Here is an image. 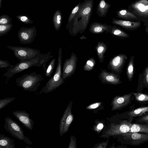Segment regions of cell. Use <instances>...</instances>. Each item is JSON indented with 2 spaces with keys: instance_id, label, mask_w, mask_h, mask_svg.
I'll return each mask as SVG.
<instances>
[{
  "instance_id": "cell-1",
  "label": "cell",
  "mask_w": 148,
  "mask_h": 148,
  "mask_svg": "<svg viewBox=\"0 0 148 148\" xmlns=\"http://www.w3.org/2000/svg\"><path fill=\"white\" fill-rule=\"evenodd\" d=\"M93 5V0H84L81 3L78 12L70 24V33H82L85 30L92 15Z\"/></svg>"
},
{
  "instance_id": "cell-2",
  "label": "cell",
  "mask_w": 148,
  "mask_h": 148,
  "mask_svg": "<svg viewBox=\"0 0 148 148\" xmlns=\"http://www.w3.org/2000/svg\"><path fill=\"white\" fill-rule=\"evenodd\" d=\"M51 52H49L47 54H41L39 56L30 60L26 61H20L14 66L13 68L10 67L7 69V71L4 73L3 76L5 77V84L8 83L10 78L12 77L15 74L19 73L30 67L35 66L40 67L42 65L45 73L46 70V64L48 60L53 57V56L50 55Z\"/></svg>"
},
{
  "instance_id": "cell-3",
  "label": "cell",
  "mask_w": 148,
  "mask_h": 148,
  "mask_svg": "<svg viewBox=\"0 0 148 148\" xmlns=\"http://www.w3.org/2000/svg\"><path fill=\"white\" fill-rule=\"evenodd\" d=\"M62 50L60 48L58 52V62L56 71L53 75L51 77L46 84L45 86L41 88L40 91L36 93L35 95H38L42 93L47 94L56 89L64 82L62 77Z\"/></svg>"
},
{
  "instance_id": "cell-4",
  "label": "cell",
  "mask_w": 148,
  "mask_h": 148,
  "mask_svg": "<svg viewBox=\"0 0 148 148\" xmlns=\"http://www.w3.org/2000/svg\"><path fill=\"white\" fill-rule=\"evenodd\" d=\"M44 78L36 72L25 74L16 79L15 83L23 90L30 92H36L40 82Z\"/></svg>"
},
{
  "instance_id": "cell-5",
  "label": "cell",
  "mask_w": 148,
  "mask_h": 148,
  "mask_svg": "<svg viewBox=\"0 0 148 148\" xmlns=\"http://www.w3.org/2000/svg\"><path fill=\"white\" fill-rule=\"evenodd\" d=\"M4 129L13 137L22 140L28 145L32 144V141L24 134V132L21 127L11 118L6 117L5 124L3 126Z\"/></svg>"
},
{
  "instance_id": "cell-6",
  "label": "cell",
  "mask_w": 148,
  "mask_h": 148,
  "mask_svg": "<svg viewBox=\"0 0 148 148\" xmlns=\"http://www.w3.org/2000/svg\"><path fill=\"white\" fill-rule=\"evenodd\" d=\"M128 9L143 22L145 26H148V0H137L132 3Z\"/></svg>"
},
{
  "instance_id": "cell-7",
  "label": "cell",
  "mask_w": 148,
  "mask_h": 148,
  "mask_svg": "<svg viewBox=\"0 0 148 148\" xmlns=\"http://www.w3.org/2000/svg\"><path fill=\"white\" fill-rule=\"evenodd\" d=\"M6 47L13 51L15 57L20 61L29 60L41 54L40 50L33 48L9 45Z\"/></svg>"
},
{
  "instance_id": "cell-8",
  "label": "cell",
  "mask_w": 148,
  "mask_h": 148,
  "mask_svg": "<svg viewBox=\"0 0 148 148\" xmlns=\"http://www.w3.org/2000/svg\"><path fill=\"white\" fill-rule=\"evenodd\" d=\"M132 122L129 120H123L118 124L114 123L111 124L109 128L107 129L100 137L108 138L110 136L125 133L129 132L132 125Z\"/></svg>"
},
{
  "instance_id": "cell-9",
  "label": "cell",
  "mask_w": 148,
  "mask_h": 148,
  "mask_svg": "<svg viewBox=\"0 0 148 148\" xmlns=\"http://www.w3.org/2000/svg\"><path fill=\"white\" fill-rule=\"evenodd\" d=\"M122 136L126 144L138 146L148 142V134L139 132H127L119 135Z\"/></svg>"
},
{
  "instance_id": "cell-10",
  "label": "cell",
  "mask_w": 148,
  "mask_h": 148,
  "mask_svg": "<svg viewBox=\"0 0 148 148\" xmlns=\"http://www.w3.org/2000/svg\"><path fill=\"white\" fill-rule=\"evenodd\" d=\"M127 59V57L124 54L121 53L114 56L110 59L108 65V70L120 75Z\"/></svg>"
},
{
  "instance_id": "cell-11",
  "label": "cell",
  "mask_w": 148,
  "mask_h": 148,
  "mask_svg": "<svg viewBox=\"0 0 148 148\" xmlns=\"http://www.w3.org/2000/svg\"><path fill=\"white\" fill-rule=\"evenodd\" d=\"M72 104L71 101L67 106L60 120L59 127V134L61 136L67 132L73 121V116L71 112Z\"/></svg>"
},
{
  "instance_id": "cell-12",
  "label": "cell",
  "mask_w": 148,
  "mask_h": 148,
  "mask_svg": "<svg viewBox=\"0 0 148 148\" xmlns=\"http://www.w3.org/2000/svg\"><path fill=\"white\" fill-rule=\"evenodd\" d=\"M37 31L35 26L22 27L18 32L17 36L21 44H30L34 40Z\"/></svg>"
},
{
  "instance_id": "cell-13",
  "label": "cell",
  "mask_w": 148,
  "mask_h": 148,
  "mask_svg": "<svg viewBox=\"0 0 148 148\" xmlns=\"http://www.w3.org/2000/svg\"><path fill=\"white\" fill-rule=\"evenodd\" d=\"M77 61V56L74 52L72 53L70 58L65 60L62 72V77L64 80L71 76L75 73Z\"/></svg>"
},
{
  "instance_id": "cell-14",
  "label": "cell",
  "mask_w": 148,
  "mask_h": 148,
  "mask_svg": "<svg viewBox=\"0 0 148 148\" xmlns=\"http://www.w3.org/2000/svg\"><path fill=\"white\" fill-rule=\"evenodd\" d=\"M133 96V92L122 96H115L112 102V110L121 109L130 104Z\"/></svg>"
},
{
  "instance_id": "cell-15",
  "label": "cell",
  "mask_w": 148,
  "mask_h": 148,
  "mask_svg": "<svg viewBox=\"0 0 148 148\" xmlns=\"http://www.w3.org/2000/svg\"><path fill=\"white\" fill-rule=\"evenodd\" d=\"M101 71L99 78L103 84L116 85L122 83L120 75L108 72L105 70L101 69Z\"/></svg>"
},
{
  "instance_id": "cell-16",
  "label": "cell",
  "mask_w": 148,
  "mask_h": 148,
  "mask_svg": "<svg viewBox=\"0 0 148 148\" xmlns=\"http://www.w3.org/2000/svg\"><path fill=\"white\" fill-rule=\"evenodd\" d=\"M12 114L27 129L32 130L34 127V121L30 118V114L25 110H17Z\"/></svg>"
},
{
  "instance_id": "cell-17",
  "label": "cell",
  "mask_w": 148,
  "mask_h": 148,
  "mask_svg": "<svg viewBox=\"0 0 148 148\" xmlns=\"http://www.w3.org/2000/svg\"><path fill=\"white\" fill-rule=\"evenodd\" d=\"M112 23L121 26L130 31H134L138 28L141 25V21L118 19L112 18Z\"/></svg>"
},
{
  "instance_id": "cell-18",
  "label": "cell",
  "mask_w": 148,
  "mask_h": 148,
  "mask_svg": "<svg viewBox=\"0 0 148 148\" xmlns=\"http://www.w3.org/2000/svg\"><path fill=\"white\" fill-rule=\"evenodd\" d=\"M112 25L106 23L94 22L91 24L89 27L90 32L94 34H100L105 32L106 34L109 33Z\"/></svg>"
},
{
  "instance_id": "cell-19",
  "label": "cell",
  "mask_w": 148,
  "mask_h": 148,
  "mask_svg": "<svg viewBox=\"0 0 148 148\" xmlns=\"http://www.w3.org/2000/svg\"><path fill=\"white\" fill-rule=\"evenodd\" d=\"M144 88H148V63L139 75L137 92H142Z\"/></svg>"
},
{
  "instance_id": "cell-20",
  "label": "cell",
  "mask_w": 148,
  "mask_h": 148,
  "mask_svg": "<svg viewBox=\"0 0 148 148\" xmlns=\"http://www.w3.org/2000/svg\"><path fill=\"white\" fill-rule=\"evenodd\" d=\"M116 17L125 20L140 21L133 13L126 9H121L116 12Z\"/></svg>"
},
{
  "instance_id": "cell-21",
  "label": "cell",
  "mask_w": 148,
  "mask_h": 148,
  "mask_svg": "<svg viewBox=\"0 0 148 148\" xmlns=\"http://www.w3.org/2000/svg\"><path fill=\"white\" fill-rule=\"evenodd\" d=\"M148 114V106L140 107L129 111L127 113L128 120L132 122L136 117Z\"/></svg>"
},
{
  "instance_id": "cell-22",
  "label": "cell",
  "mask_w": 148,
  "mask_h": 148,
  "mask_svg": "<svg viewBox=\"0 0 148 148\" xmlns=\"http://www.w3.org/2000/svg\"><path fill=\"white\" fill-rule=\"evenodd\" d=\"M111 5L106 0H100L97 8L96 13L98 16L101 18L105 17Z\"/></svg>"
},
{
  "instance_id": "cell-23",
  "label": "cell",
  "mask_w": 148,
  "mask_h": 148,
  "mask_svg": "<svg viewBox=\"0 0 148 148\" xmlns=\"http://www.w3.org/2000/svg\"><path fill=\"white\" fill-rule=\"evenodd\" d=\"M95 49L99 61L102 63L105 57L104 55L108 49L107 45L102 41H99L95 47Z\"/></svg>"
},
{
  "instance_id": "cell-24",
  "label": "cell",
  "mask_w": 148,
  "mask_h": 148,
  "mask_svg": "<svg viewBox=\"0 0 148 148\" xmlns=\"http://www.w3.org/2000/svg\"><path fill=\"white\" fill-rule=\"evenodd\" d=\"M14 139L0 134V148H14Z\"/></svg>"
},
{
  "instance_id": "cell-25",
  "label": "cell",
  "mask_w": 148,
  "mask_h": 148,
  "mask_svg": "<svg viewBox=\"0 0 148 148\" xmlns=\"http://www.w3.org/2000/svg\"><path fill=\"white\" fill-rule=\"evenodd\" d=\"M134 57L131 56L126 68V75L128 80L131 82L133 79L135 72Z\"/></svg>"
},
{
  "instance_id": "cell-26",
  "label": "cell",
  "mask_w": 148,
  "mask_h": 148,
  "mask_svg": "<svg viewBox=\"0 0 148 148\" xmlns=\"http://www.w3.org/2000/svg\"><path fill=\"white\" fill-rule=\"evenodd\" d=\"M109 33L113 36L121 39L127 38L130 37L127 33L115 25H112Z\"/></svg>"
},
{
  "instance_id": "cell-27",
  "label": "cell",
  "mask_w": 148,
  "mask_h": 148,
  "mask_svg": "<svg viewBox=\"0 0 148 148\" xmlns=\"http://www.w3.org/2000/svg\"><path fill=\"white\" fill-rule=\"evenodd\" d=\"M128 132L144 133L148 134V124L132 123L130 130Z\"/></svg>"
},
{
  "instance_id": "cell-28",
  "label": "cell",
  "mask_w": 148,
  "mask_h": 148,
  "mask_svg": "<svg viewBox=\"0 0 148 148\" xmlns=\"http://www.w3.org/2000/svg\"><path fill=\"white\" fill-rule=\"evenodd\" d=\"M62 21V16L60 11L56 10L54 13L52 22L56 31H58L61 27Z\"/></svg>"
},
{
  "instance_id": "cell-29",
  "label": "cell",
  "mask_w": 148,
  "mask_h": 148,
  "mask_svg": "<svg viewBox=\"0 0 148 148\" xmlns=\"http://www.w3.org/2000/svg\"><path fill=\"white\" fill-rule=\"evenodd\" d=\"M133 95L135 100L138 103L141 104L148 103V95L138 92H133Z\"/></svg>"
},
{
  "instance_id": "cell-30",
  "label": "cell",
  "mask_w": 148,
  "mask_h": 148,
  "mask_svg": "<svg viewBox=\"0 0 148 148\" xmlns=\"http://www.w3.org/2000/svg\"><path fill=\"white\" fill-rule=\"evenodd\" d=\"M95 64V59L93 58H91L86 61L83 67V69L85 71H90L94 69Z\"/></svg>"
},
{
  "instance_id": "cell-31",
  "label": "cell",
  "mask_w": 148,
  "mask_h": 148,
  "mask_svg": "<svg viewBox=\"0 0 148 148\" xmlns=\"http://www.w3.org/2000/svg\"><path fill=\"white\" fill-rule=\"evenodd\" d=\"M81 3L79 2L78 3L73 9L68 18V22L66 25V29L69 28L70 24L73 18L76 13L78 12L80 8Z\"/></svg>"
},
{
  "instance_id": "cell-32",
  "label": "cell",
  "mask_w": 148,
  "mask_h": 148,
  "mask_svg": "<svg viewBox=\"0 0 148 148\" xmlns=\"http://www.w3.org/2000/svg\"><path fill=\"white\" fill-rule=\"evenodd\" d=\"M56 61V59H53L48 66L46 71L45 73L46 77L49 78L51 76L54 69Z\"/></svg>"
},
{
  "instance_id": "cell-33",
  "label": "cell",
  "mask_w": 148,
  "mask_h": 148,
  "mask_svg": "<svg viewBox=\"0 0 148 148\" xmlns=\"http://www.w3.org/2000/svg\"><path fill=\"white\" fill-rule=\"evenodd\" d=\"M12 27L13 25L11 23L8 25H0V36L7 34Z\"/></svg>"
},
{
  "instance_id": "cell-34",
  "label": "cell",
  "mask_w": 148,
  "mask_h": 148,
  "mask_svg": "<svg viewBox=\"0 0 148 148\" xmlns=\"http://www.w3.org/2000/svg\"><path fill=\"white\" fill-rule=\"evenodd\" d=\"M16 17L19 21L25 24H30L34 21L31 20L29 16L26 14H20L16 16Z\"/></svg>"
},
{
  "instance_id": "cell-35",
  "label": "cell",
  "mask_w": 148,
  "mask_h": 148,
  "mask_svg": "<svg viewBox=\"0 0 148 148\" xmlns=\"http://www.w3.org/2000/svg\"><path fill=\"white\" fill-rule=\"evenodd\" d=\"M16 99L14 97H7L0 100V109L5 107Z\"/></svg>"
},
{
  "instance_id": "cell-36",
  "label": "cell",
  "mask_w": 148,
  "mask_h": 148,
  "mask_svg": "<svg viewBox=\"0 0 148 148\" xmlns=\"http://www.w3.org/2000/svg\"><path fill=\"white\" fill-rule=\"evenodd\" d=\"M12 19L9 15L3 14L0 16V25H8L11 23Z\"/></svg>"
},
{
  "instance_id": "cell-37",
  "label": "cell",
  "mask_w": 148,
  "mask_h": 148,
  "mask_svg": "<svg viewBox=\"0 0 148 148\" xmlns=\"http://www.w3.org/2000/svg\"><path fill=\"white\" fill-rule=\"evenodd\" d=\"M136 122L141 124H148V114L139 116L136 119Z\"/></svg>"
},
{
  "instance_id": "cell-38",
  "label": "cell",
  "mask_w": 148,
  "mask_h": 148,
  "mask_svg": "<svg viewBox=\"0 0 148 148\" xmlns=\"http://www.w3.org/2000/svg\"><path fill=\"white\" fill-rule=\"evenodd\" d=\"M14 66L10 64V63L5 60H0V68H4L6 69L8 67H10L11 69Z\"/></svg>"
},
{
  "instance_id": "cell-39",
  "label": "cell",
  "mask_w": 148,
  "mask_h": 148,
  "mask_svg": "<svg viewBox=\"0 0 148 148\" xmlns=\"http://www.w3.org/2000/svg\"><path fill=\"white\" fill-rule=\"evenodd\" d=\"M76 141L75 138L73 136L71 135L70 137V142L68 148H76Z\"/></svg>"
},
{
  "instance_id": "cell-40",
  "label": "cell",
  "mask_w": 148,
  "mask_h": 148,
  "mask_svg": "<svg viewBox=\"0 0 148 148\" xmlns=\"http://www.w3.org/2000/svg\"><path fill=\"white\" fill-rule=\"evenodd\" d=\"M100 102H97L91 104L86 108V109H91L96 108L101 105Z\"/></svg>"
},
{
  "instance_id": "cell-41",
  "label": "cell",
  "mask_w": 148,
  "mask_h": 148,
  "mask_svg": "<svg viewBox=\"0 0 148 148\" xmlns=\"http://www.w3.org/2000/svg\"><path fill=\"white\" fill-rule=\"evenodd\" d=\"M108 140H107L99 144L95 147L97 148H105L106 147L108 144Z\"/></svg>"
},
{
  "instance_id": "cell-42",
  "label": "cell",
  "mask_w": 148,
  "mask_h": 148,
  "mask_svg": "<svg viewBox=\"0 0 148 148\" xmlns=\"http://www.w3.org/2000/svg\"><path fill=\"white\" fill-rule=\"evenodd\" d=\"M103 127V125L102 123L99 124L97 126V128L98 130H101Z\"/></svg>"
},
{
  "instance_id": "cell-43",
  "label": "cell",
  "mask_w": 148,
  "mask_h": 148,
  "mask_svg": "<svg viewBox=\"0 0 148 148\" xmlns=\"http://www.w3.org/2000/svg\"><path fill=\"white\" fill-rule=\"evenodd\" d=\"M145 32L148 33V26H145Z\"/></svg>"
},
{
  "instance_id": "cell-44",
  "label": "cell",
  "mask_w": 148,
  "mask_h": 148,
  "mask_svg": "<svg viewBox=\"0 0 148 148\" xmlns=\"http://www.w3.org/2000/svg\"><path fill=\"white\" fill-rule=\"evenodd\" d=\"M2 0H0V8H1L2 7Z\"/></svg>"
},
{
  "instance_id": "cell-45",
  "label": "cell",
  "mask_w": 148,
  "mask_h": 148,
  "mask_svg": "<svg viewBox=\"0 0 148 148\" xmlns=\"http://www.w3.org/2000/svg\"><path fill=\"white\" fill-rule=\"evenodd\" d=\"M26 147H27V148H29H29H31V147H27V146H26Z\"/></svg>"
},
{
  "instance_id": "cell-46",
  "label": "cell",
  "mask_w": 148,
  "mask_h": 148,
  "mask_svg": "<svg viewBox=\"0 0 148 148\" xmlns=\"http://www.w3.org/2000/svg\"></svg>"
}]
</instances>
